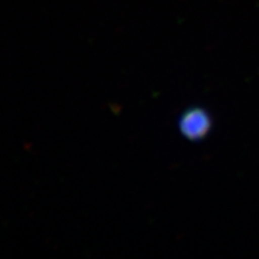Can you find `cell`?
Returning a JSON list of instances; mask_svg holds the SVG:
<instances>
[{
	"label": "cell",
	"instance_id": "6da1fadb",
	"mask_svg": "<svg viewBox=\"0 0 259 259\" xmlns=\"http://www.w3.org/2000/svg\"><path fill=\"white\" fill-rule=\"evenodd\" d=\"M211 127L210 116L205 112L199 108L190 109L185 114L181 116L180 130L181 134L185 137L193 139H200L208 135Z\"/></svg>",
	"mask_w": 259,
	"mask_h": 259
}]
</instances>
